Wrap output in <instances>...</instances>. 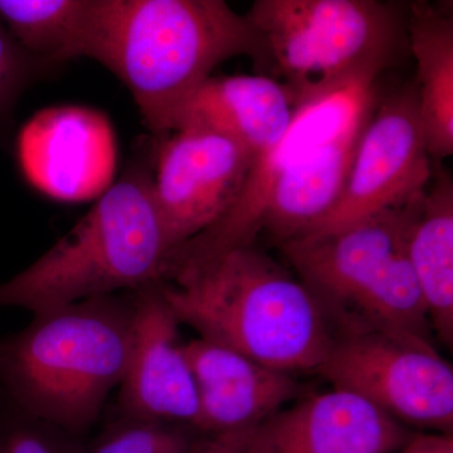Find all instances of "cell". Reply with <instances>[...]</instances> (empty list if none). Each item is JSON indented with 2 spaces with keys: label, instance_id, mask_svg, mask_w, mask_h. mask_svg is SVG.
I'll use <instances>...</instances> for the list:
<instances>
[{
  "label": "cell",
  "instance_id": "7a4b0ae2",
  "mask_svg": "<svg viewBox=\"0 0 453 453\" xmlns=\"http://www.w3.org/2000/svg\"><path fill=\"white\" fill-rule=\"evenodd\" d=\"M160 291L199 338L277 371L318 372L332 347L314 295L253 244L172 271Z\"/></svg>",
  "mask_w": 453,
  "mask_h": 453
},
{
  "label": "cell",
  "instance_id": "5bb4252c",
  "mask_svg": "<svg viewBox=\"0 0 453 453\" xmlns=\"http://www.w3.org/2000/svg\"><path fill=\"white\" fill-rule=\"evenodd\" d=\"M198 393L196 431L208 436L255 429L299 395L290 372L196 339L184 345Z\"/></svg>",
  "mask_w": 453,
  "mask_h": 453
},
{
  "label": "cell",
  "instance_id": "277c9868",
  "mask_svg": "<svg viewBox=\"0 0 453 453\" xmlns=\"http://www.w3.org/2000/svg\"><path fill=\"white\" fill-rule=\"evenodd\" d=\"M157 142L73 229L0 285V308L47 311L163 281L177 252L154 195Z\"/></svg>",
  "mask_w": 453,
  "mask_h": 453
},
{
  "label": "cell",
  "instance_id": "ffe728a7",
  "mask_svg": "<svg viewBox=\"0 0 453 453\" xmlns=\"http://www.w3.org/2000/svg\"><path fill=\"white\" fill-rule=\"evenodd\" d=\"M183 427L120 414L81 453H189L196 441Z\"/></svg>",
  "mask_w": 453,
  "mask_h": 453
},
{
  "label": "cell",
  "instance_id": "cb8c5ba5",
  "mask_svg": "<svg viewBox=\"0 0 453 453\" xmlns=\"http://www.w3.org/2000/svg\"><path fill=\"white\" fill-rule=\"evenodd\" d=\"M398 453H453L451 434H412Z\"/></svg>",
  "mask_w": 453,
  "mask_h": 453
},
{
  "label": "cell",
  "instance_id": "e0dca14e",
  "mask_svg": "<svg viewBox=\"0 0 453 453\" xmlns=\"http://www.w3.org/2000/svg\"><path fill=\"white\" fill-rule=\"evenodd\" d=\"M407 43L417 62L419 120L432 162L453 154L452 3H413L407 9Z\"/></svg>",
  "mask_w": 453,
  "mask_h": 453
},
{
  "label": "cell",
  "instance_id": "d4e9b609",
  "mask_svg": "<svg viewBox=\"0 0 453 453\" xmlns=\"http://www.w3.org/2000/svg\"><path fill=\"white\" fill-rule=\"evenodd\" d=\"M3 412H4V402H3L2 396H0V423H2Z\"/></svg>",
  "mask_w": 453,
  "mask_h": 453
},
{
  "label": "cell",
  "instance_id": "52a82bcc",
  "mask_svg": "<svg viewBox=\"0 0 453 453\" xmlns=\"http://www.w3.org/2000/svg\"><path fill=\"white\" fill-rule=\"evenodd\" d=\"M318 372L402 425L452 434V366L428 340L380 330L334 334Z\"/></svg>",
  "mask_w": 453,
  "mask_h": 453
},
{
  "label": "cell",
  "instance_id": "44dd1931",
  "mask_svg": "<svg viewBox=\"0 0 453 453\" xmlns=\"http://www.w3.org/2000/svg\"><path fill=\"white\" fill-rule=\"evenodd\" d=\"M73 436L17 412L4 402L0 453H81Z\"/></svg>",
  "mask_w": 453,
  "mask_h": 453
},
{
  "label": "cell",
  "instance_id": "d6986e66",
  "mask_svg": "<svg viewBox=\"0 0 453 453\" xmlns=\"http://www.w3.org/2000/svg\"><path fill=\"white\" fill-rule=\"evenodd\" d=\"M101 0H0V20L42 67L94 57Z\"/></svg>",
  "mask_w": 453,
  "mask_h": 453
},
{
  "label": "cell",
  "instance_id": "9a60e30c",
  "mask_svg": "<svg viewBox=\"0 0 453 453\" xmlns=\"http://www.w3.org/2000/svg\"><path fill=\"white\" fill-rule=\"evenodd\" d=\"M299 104L290 86L271 77L211 76L188 104L179 127L207 125L237 140L256 157L285 135Z\"/></svg>",
  "mask_w": 453,
  "mask_h": 453
},
{
  "label": "cell",
  "instance_id": "9c48e42d",
  "mask_svg": "<svg viewBox=\"0 0 453 453\" xmlns=\"http://www.w3.org/2000/svg\"><path fill=\"white\" fill-rule=\"evenodd\" d=\"M432 173L413 80L378 100L357 142L339 201L299 235L332 234L410 202L425 192Z\"/></svg>",
  "mask_w": 453,
  "mask_h": 453
},
{
  "label": "cell",
  "instance_id": "6da1fadb",
  "mask_svg": "<svg viewBox=\"0 0 453 453\" xmlns=\"http://www.w3.org/2000/svg\"><path fill=\"white\" fill-rule=\"evenodd\" d=\"M238 56L267 65L249 18L223 0H101L92 59L129 88L157 142L178 129L213 71Z\"/></svg>",
  "mask_w": 453,
  "mask_h": 453
},
{
  "label": "cell",
  "instance_id": "ac0fdd59",
  "mask_svg": "<svg viewBox=\"0 0 453 453\" xmlns=\"http://www.w3.org/2000/svg\"><path fill=\"white\" fill-rule=\"evenodd\" d=\"M431 181L414 214L407 252L432 333L451 347L453 340V179L445 169Z\"/></svg>",
  "mask_w": 453,
  "mask_h": 453
},
{
  "label": "cell",
  "instance_id": "30bf717a",
  "mask_svg": "<svg viewBox=\"0 0 453 453\" xmlns=\"http://www.w3.org/2000/svg\"><path fill=\"white\" fill-rule=\"evenodd\" d=\"M155 142V201L178 251L234 207L255 157L232 136L198 122Z\"/></svg>",
  "mask_w": 453,
  "mask_h": 453
},
{
  "label": "cell",
  "instance_id": "8992f818",
  "mask_svg": "<svg viewBox=\"0 0 453 453\" xmlns=\"http://www.w3.org/2000/svg\"><path fill=\"white\" fill-rule=\"evenodd\" d=\"M408 9V7H407ZM246 17L301 98L377 81L407 42V12L377 0H257Z\"/></svg>",
  "mask_w": 453,
  "mask_h": 453
},
{
  "label": "cell",
  "instance_id": "5b68a950",
  "mask_svg": "<svg viewBox=\"0 0 453 453\" xmlns=\"http://www.w3.org/2000/svg\"><path fill=\"white\" fill-rule=\"evenodd\" d=\"M425 192L332 234L299 235L281 243L334 334L380 330L432 342L427 309L407 252Z\"/></svg>",
  "mask_w": 453,
  "mask_h": 453
},
{
  "label": "cell",
  "instance_id": "7402d4cb",
  "mask_svg": "<svg viewBox=\"0 0 453 453\" xmlns=\"http://www.w3.org/2000/svg\"><path fill=\"white\" fill-rule=\"evenodd\" d=\"M37 67L42 65L20 49L0 20V112L16 100Z\"/></svg>",
  "mask_w": 453,
  "mask_h": 453
},
{
  "label": "cell",
  "instance_id": "3957f363",
  "mask_svg": "<svg viewBox=\"0 0 453 453\" xmlns=\"http://www.w3.org/2000/svg\"><path fill=\"white\" fill-rule=\"evenodd\" d=\"M133 315L131 294L35 314L25 329L0 338L3 401L70 436L88 431L120 386Z\"/></svg>",
  "mask_w": 453,
  "mask_h": 453
},
{
  "label": "cell",
  "instance_id": "4fadbf2b",
  "mask_svg": "<svg viewBox=\"0 0 453 453\" xmlns=\"http://www.w3.org/2000/svg\"><path fill=\"white\" fill-rule=\"evenodd\" d=\"M19 153L32 183L65 201L88 199L105 189L115 160L105 119L80 107L38 115L20 136Z\"/></svg>",
  "mask_w": 453,
  "mask_h": 453
},
{
  "label": "cell",
  "instance_id": "7c38bea8",
  "mask_svg": "<svg viewBox=\"0 0 453 453\" xmlns=\"http://www.w3.org/2000/svg\"><path fill=\"white\" fill-rule=\"evenodd\" d=\"M412 434L359 396L332 389L255 428L243 453H395Z\"/></svg>",
  "mask_w": 453,
  "mask_h": 453
},
{
  "label": "cell",
  "instance_id": "2e32d148",
  "mask_svg": "<svg viewBox=\"0 0 453 453\" xmlns=\"http://www.w3.org/2000/svg\"><path fill=\"white\" fill-rule=\"evenodd\" d=\"M375 106L283 173L268 196L261 231L268 232L281 244L303 234L333 210Z\"/></svg>",
  "mask_w": 453,
  "mask_h": 453
},
{
  "label": "cell",
  "instance_id": "603a6c76",
  "mask_svg": "<svg viewBox=\"0 0 453 453\" xmlns=\"http://www.w3.org/2000/svg\"><path fill=\"white\" fill-rule=\"evenodd\" d=\"M255 429L213 434L196 441L189 453H243Z\"/></svg>",
  "mask_w": 453,
  "mask_h": 453
},
{
  "label": "cell",
  "instance_id": "ba28073f",
  "mask_svg": "<svg viewBox=\"0 0 453 453\" xmlns=\"http://www.w3.org/2000/svg\"><path fill=\"white\" fill-rule=\"evenodd\" d=\"M378 100L372 80L301 98L285 135L253 160L240 199L219 222L174 253L166 275L177 268L202 264L232 250L252 246L261 232L268 196L283 173L301 157L372 110Z\"/></svg>",
  "mask_w": 453,
  "mask_h": 453
},
{
  "label": "cell",
  "instance_id": "8fae6325",
  "mask_svg": "<svg viewBox=\"0 0 453 453\" xmlns=\"http://www.w3.org/2000/svg\"><path fill=\"white\" fill-rule=\"evenodd\" d=\"M133 329L120 381L122 416L189 426L199 421L198 393L179 324L160 291V281L131 291Z\"/></svg>",
  "mask_w": 453,
  "mask_h": 453
}]
</instances>
